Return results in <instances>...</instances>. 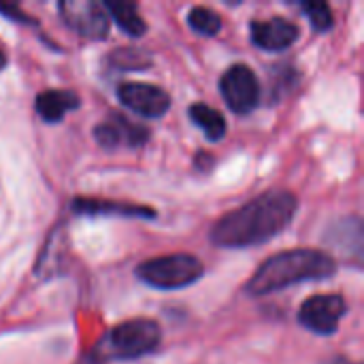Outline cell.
<instances>
[{"instance_id":"6da1fadb","label":"cell","mask_w":364,"mask_h":364,"mask_svg":"<svg viewBox=\"0 0 364 364\" xmlns=\"http://www.w3.org/2000/svg\"><path fill=\"white\" fill-rule=\"evenodd\" d=\"M299 200L288 190H269L226 213L209 232L220 247H252L277 237L294 218Z\"/></svg>"},{"instance_id":"7a4b0ae2","label":"cell","mask_w":364,"mask_h":364,"mask_svg":"<svg viewBox=\"0 0 364 364\" xmlns=\"http://www.w3.org/2000/svg\"><path fill=\"white\" fill-rule=\"evenodd\" d=\"M337 262L333 256L318 250H288L269 258L245 284V292L252 296H264L286 290L288 286L303 282H320L333 277Z\"/></svg>"},{"instance_id":"3957f363","label":"cell","mask_w":364,"mask_h":364,"mask_svg":"<svg viewBox=\"0 0 364 364\" xmlns=\"http://www.w3.org/2000/svg\"><path fill=\"white\" fill-rule=\"evenodd\" d=\"M203 262L190 254H171L145 260L136 267V275L151 288L158 290H179L192 286L203 277Z\"/></svg>"},{"instance_id":"277c9868","label":"cell","mask_w":364,"mask_h":364,"mask_svg":"<svg viewBox=\"0 0 364 364\" xmlns=\"http://www.w3.org/2000/svg\"><path fill=\"white\" fill-rule=\"evenodd\" d=\"M107 354L122 360L141 358L160 346V326L154 320H128L107 335Z\"/></svg>"},{"instance_id":"5b68a950","label":"cell","mask_w":364,"mask_h":364,"mask_svg":"<svg viewBox=\"0 0 364 364\" xmlns=\"http://www.w3.org/2000/svg\"><path fill=\"white\" fill-rule=\"evenodd\" d=\"M220 92H222L226 105L239 115L254 111L260 102V81L247 64L230 66L222 75Z\"/></svg>"},{"instance_id":"8992f818","label":"cell","mask_w":364,"mask_h":364,"mask_svg":"<svg viewBox=\"0 0 364 364\" xmlns=\"http://www.w3.org/2000/svg\"><path fill=\"white\" fill-rule=\"evenodd\" d=\"M62 19L81 36L102 41L109 32V15L105 4L94 0H64L60 2Z\"/></svg>"},{"instance_id":"52a82bcc","label":"cell","mask_w":364,"mask_h":364,"mask_svg":"<svg viewBox=\"0 0 364 364\" xmlns=\"http://www.w3.org/2000/svg\"><path fill=\"white\" fill-rule=\"evenodd\" d=\"M348 307L343 296L339 294H318L303 303L299 311V320L305 328L316 335H333L339 326V320L346 316Z\"/></svg>"},{"instance_id":"ba28073f","label":"cell","mask_w":364,"mask_h":364,"mask_svg":"<svg viewBox=\"0 0 364 364\" xmlns=\"http://www.w3.org/2000/svg\"><path fill=\"white\" fill-rule=\"evenodd\" d=\"M117 96L124 107L141 117H162L171 107V96L151 83H122Z\"/></svg>"},{"instance_id":"9c48e42d","label":"cell","mask_w":364,"mask_h":364,"mask_svg":"<svg viewBox=\"0 0 364 364\" xmlns=\"http://www.w3.org/2000/svg\"><path fill=\"white\" fill-rule=\"evenodd\" d=\"M94 136L107 149H115L119 145L141 147L143 143H147L149 130L145 126L134 124V122H130V119L115 113L111 119L107 117V122H102V124H98L94 128Z\"/></svg>"},{"instance_id":"30bf717a","label":"cell","mask_w":364,"mask_h":364,"mask_svg":"<svg viewBox=\"0 0 364 364\" xmlns=\"http://www.w3.org/2000/svg\"><path fill=\"white\" fill-rule=\"evenodd\" d=\"M299 38V26L286 17L252 21V41L264 51H284Z\"/></svg>"},{"instance_id":"8fae6325","label":"cell","mask_w":364,"mask_h":364,"mask_svg":"<svg viewBox=\"0 0 364 364\" xmlns=\"http://www.w3.org/2000/svg\"><path fill=\"white\" fill-rule=\"evenodd\" d=\"M73 211L79 215H124V218H156L154 209L139 207V205H124L115 200H100V198H75Z\"/></svg>"},{"instance_id":"7c38bea8","label":"cell","mask_w":364,"mask_h":364,"mask_svg":"<svg viewBox=\"0 0 364 364\" xmlns=\"http://www.w3.org/2000/svg\"><path fill=\"white\" fill-rule=\"evenodd\" d=\"M34 107L45 122H60L66 113L79 107V96L70 90H47L36 96Z\"/></svg>"},{"instance_id":"4fadbf2b","label":"cell","mask_w":364,"mask_h":364,"mask_svg":"<svg viewBox=\"0 0 364 364\" xmlns=\"http://www.w3.org/2000/svg\"><path fill=\"white\" fill-rule=\"evenodd\" d=\"M105 11L107 15H111L115 19V23L130 36H143L147 30V23L143 21V17L139 15V9L134 2H126V0H109L105 2Z\"/></svg>"},{"instance_id":"5bb4252c","label":"cell","mask_w":364,"mask_h":364,"mask_svg":"<svg viewBox=\"0 0 364 364\" xmlns=\"http://www.w3.org/2000/svg\"><path fill=\"white\" fill-rule=\"evenodd\" d=\"M190 119L207 134V139L211 141H220L224 134H226V119L224 115L209 107V105H203V102H196L190 107Z\"/></svg>"},{"instance_id":"9a60e30c","label":"cell","mask_w":364,"mask_h":364,"mask_svg":"<svg viewBox=\"0 0 364 364\" xmlns=\"http://www.w3.org/2000/svg\"><path fill=\"white\" fill-rule=\"evenodd\" d=\"M188 23L194 32H198L203 36H215L222 30L220 15L207 6H194L188 15Z\"/></svg>"},{"instance_id":"2e32d148","label":"cell","mask_w":364,"mask_h":364,"mask_svg":"<svg viewBox=\"0 0 364 364\" xmlns=\"http://www.w3.org/2000/svg\"><path fill=\"white\" fill-rule=\"evenodd\" d=\"M109 62L117 70H145L149 66V58L139 49H117Z\"/></svg>"},{"instance_id":"e0dca14e","label":"cell","mask_w":364,"mask_h":364,"mask_svg":"<svg viewBox=\"0 0 364 364\" xmlns=\"http://www.w3.org/2000/svg\"><path fill=\"white\" fill-rule=\"evenodd\" d=\"M301 9H303V13L309 17L311 26H314L318 32H326V30H331V28H333L335 19H333V11H331V6H328L326 2H316V0H311V2H303V4H301Z\"/></svg>"},{"instance_id":"ac0fdd59","label":"cell","mask_w":364,"mask_h":364,"mask_svg":"<svg viewBox=\"0 0 364 364\" xmlns=\"http://www.w3.org/2000/svg\"><path fill=\"white\" fill-rule=\"evenodd\" d=\"M0 13L15 19V21H19V23H36L28 13H23L17 4H11V2H0Z\"/></svg>"},{"instance_id":"d6986e66","label":"cell","mask_w":364,"mask_h":364,"mask_svg":"<svg viewBox=\"0 0 364 364\" xmlns=\"http://www.w3.org/2000/svg\"><path fill=\"white\" fill-rule=\"evenodd\" d=\"M4 64H6V55H4V51L0 49V68H4Z\"/></svg>"},{"instance_id":"ffe728a7","label":"cell","mask_w":364,"mask_h":364,"mask_svg":"<svg viewBox=\"0 0 364 364\" xmlns=\"http://www.w3.org/2000/svg\"><path fill=\"white\" fill-rule=\"evenodd\" d=\"M333 364H354V363H348V360H335Z\"/></svg>"}]
</instances>
